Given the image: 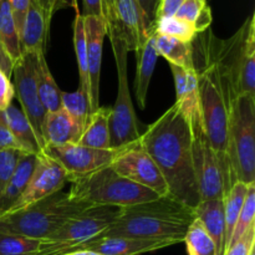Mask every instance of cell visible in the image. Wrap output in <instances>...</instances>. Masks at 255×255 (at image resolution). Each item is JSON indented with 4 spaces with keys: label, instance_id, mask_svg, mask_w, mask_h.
Returning a JSON list of instances; mask_svg holds the SVG:
<instances>
[{
    "label": "cell",
    "instance_id": "1",
    "mask_svg": "<svg viewBox=\"0 0 255 255\" xmlns=\"http://www.w3.org/2000/svg\"><path fill=\"white\" fill-rule=\"evenodd\" d=\"M192 45L197 52L202 54L199 64L194 62L198 79L199 112L207 136L218 156L228 193L232 188L227 157L229 112L232 101L237 96L229 67L228 50L226 41L214 36L209 29L197 35Z\"/></svg>",
    "mask_w": 255,
    "mask_h": 255
},
{
    "label": "cell",
    "instance_id": "2",
    "mask_svg": "<svg viewBox=\"0 0 255 255\" xmlns=\"http://www.w3.org/2000/svg\"><path fill=\"white\" fill-rule=\"evenodd\" d=\"M138 143L161 171L169 196L194 208L201 199L193 169L192 131L181 107L174 102L141 133Z\"/></svg>",
    "mask_w": 255,
    "mask_h": 255
},
{
    "label": "cell",
    "instance_id": "3",
    "mask_svg": "<svg viewBox=\"0 0 255 255\" xmlns=\"http://www.w3.org/2000/svg\"><path fill=\"white\" fill-rule=\"evenodd\" d=\"M194 209L171 196L120 208L115 223L100 237H129L182 243L194 221ZM97 237V238H100Z\"/></svg>",
    "mask_w": 255,
    "mask_h": 255
},
{
    "label": "cell",
    "instance_id": "4",
    "mask_svg": "<svg viewBox=\"0 0 255 255\" xmlns=\"http://www.w3.org/2000/svg\"><path fill=\"white\" fill-rule=\"evenodd\" d=\"M91 206L74 201L69 192L59 191L21 211L0 217V233L42 239L51 236L71 217Z\"/></svg>",
    "mask_w": 255,
    "mask_h": 255
},
{
    "label": "cell",
    "instance_id": "5",
    "mask_svg": "<svg viewBox=\"0 0 255 255\" xmlns=\"http://www.w3.org/2000/svg\"><path fill=\"white\" fill-rule=\"evenodd\" d=\"M71 183L69 194L74 201L87 206H110L117 208L134 206L157 199L151 189L124 178L110 166L69 179Z\"/></svg>",
    "mask_w": 255,
    "mask_h": 255
},
{
    "label": "cell",
    "instance_id": "6",
    "mask_svg": "<svg viewBox=\"0 0 255 255\" xmlns=\"http://www.w3.org/2000/svg\"><path fill=\"white\" fill-rule=\"evenodd\" d=\"M227 157L232 186L255 183V96L237 95L232 101Z\"/></svg>",
    "mask_w": 255,
    "mask_h": 255
},
{
    "label": "cell",
    "instance_id": "7",
    "mask_svg": "<svg viewBox=\"0 0 255 255\" xmlns=\"http://www.w3.org/2000/svg\"><path fill=\"white\" fill-rule=\"evenodd\" d=\"M120 213V208L110 206H91L71 217L56 232L40 241L36 255H60L76 251L80 246L106 232Z\"/></svg>",
    "mask_w": 255,
    "mask_h": 255
},
{
    "label": "cell",
    "instance_id": "8",
    "mask_svg": "<svg viewBox=\"0 0 255 255\" xmlns=\"http://www.w3.org/2000/svg\"><path fill=\"white\" fill-rule=\"evenodd\" d=\"M114 50L117 69V96L110 116V143L111 148L120 149L138 141L139 128L134 114L127 77V50L124 40L115 32H107Z\"/></svg>",
    "mask_w": 255,
    "mask_h": 255
},
{
    "label": "cell",
    "instance_id": "9",
    "mask_svg": "<svg viewBox=\"0 0 255 255\" xmlns=\"http://www.w3.org/2000/svg\"><path fill=\"white\" fill-rule=\"evenodd\" d=\"M186 116L188 117L191 124L193 169L199 199H223L227 193L223 172L218 156L206 133L199 109L194 110Z\"/></svg>",
    "mask_w": 255,
    "mask_h": 255
},
{
    "label": "cell",
    "instance_id": "10",
    "mask_svg": "<svg viewBox=\"0 0 255 255\" xmlns=\"http://www.w3.org/2000/svg\"><path fill=\"white\" fill-rule=\"evenodd\" d=\"M35 62H36L35 52H22L21 57L14 64L11 79H14L12 86L21 106L22 114L31 125L32 131L42 151L45 147L44 137H42V124H44L46 111L37 94Z\"/></svg>",
    "mask_w": 255,
    "mask_h": 255
},
{
    "label": "cell",
    "instance_id": "11",
    "mask_svg": "<svg viewBox=\"0 0 255 255\" xmlns=\"http://www.w3.org/2000/svg\"><path fill=\"white\" fill-rule=\"evenodd\" d=\"M255 16L251 15L228 39L231 75L236 95L255 96Z\"/></svg>",
    "mask_w": 255,
    "mask_h": 255
},
{
    "label": "cell",
    "instance_id": "12",
    "mask_svg": "<svg viewBox=\"0 0 255 255\" xmlns=\"http://www.w3.org/2000/svg\"><path fill=\"white\" fill-rule=\"evenodd\" d=\"M110 167L124 178L146 187L158 196H169L161 171L138 141L120 149Z\"/></svg>",
    "mask_w": 255,
    "mask_h": 255
},
{
    "label": "cell",
    "instance_id": "13",
    "mask_svg": "<svg viewBox=\"0 0 255 255\" xmlns=\"http://www.w3.org/2000/svg\"><path fill=\"white\" fill-rule=\"evenodd\" d=\"M120 149H96L79 143H67L62 146L46 144L42 153L56 161L64 168L69 182V179L75 177L86 176L110 166Z\"/></svg>",
    "mask_w": 255,
    "mask_h": 255
},
{
    "label": "cell",
    "instance_id": "14",
    "mask_svg": "<svg viewBox=\"0 0 255 255\" xmlns=\"http://www.w3.org/2000/svg\"><path fill=\"white\" fill-rule=\"evenodd\" d=\"M67 182V174L61 166L44 153L37 154V161L27 186L19 201L7 213L21 211L56 192L62 191ZM6 213V214H7Z\"/></svg>",
    "mask_w": 255,
    "mask_h": 255
},
{
    "label": "cell",
    "instance_id": "15",
    "mask_svg": "<svg viewBox=\"0 0 255 255\" xmlns=\"http://www.w3.org/2000/svg\"><path fill=\"white\" fill-rule=\"evenodd\" d=\"M84 25L87 44L89 101L91 111L94 112L100 107L102 47H104L105 36L107 35V24L102 16H84Z\"/></svg>",
    "mask_w": 255,
    "mask_h": 255
},
{
    "label": "cell",
    "instance_id": "16",
    "mask_svg": "<svg viewBox=\"0 0 255 255\" xmlns=\"http://www.w3.org/2000/svg\"><path fill=\"white\" fill-rule=\"evenodd\" d=\"M116 17L107 25V32H115L126 44L127 50L136 52L144 44L148 35L144 30L141 14L133 0H116Z\"/></svg>",
    "mask_w": 255,
    "mask_h": 255
},
{
    "label": "cell",
    "instance_id": "17",
    "mask_svg": "<svg viewBox=\"0 0 255 255\" xmlns=\"http://www.w3.org/2000/svg\"><path fill=\"white\" fill-rule=\"evenodd\" d=\"M172 241L138 239L129 237H100L80 246L79 249L92 251L102 255H141L174 246Z\"/></svg>",
    "mask_w": 255,
    "mask_h": 255
},
{
    "label": "cell",
    "instance_id": "18",
    "mask_svg": "<svg viewBox=\"0 0 255 255\" xmlns=\"http://www.w3.org/2000/svg\"><path fill=\"white\" fill-rule=\"evenodd\" d=\"M49 29L42 10L35 0H31L19 35L21 52H45L44 46L49 37Z\"/></svg>",
    "mask_w": 255,
    "mask_h": 255
},
{
    "label": "cell",
    "instance_id": "19",
    "mask_svg": "<svg viewBox=\"0 0 255 255\" xmlns=\"http://www.w3.org/2000/svg\"><path fill=\"white\" fill-rule=\"evenodd\" d=\"M81 134L82 129L64 110L46 112L45 115L44 124H42V137H44L45 146L77 143Z\"/></svg>",
    "mask_w": 255,
    "mask_h": 255
},
{
    "label": "cell",
    "instance_id": "20",
    "mask_svg": "<svg viewBox=\"0 0 255 255\" xmlns=\"http://www.w3.org/2000/svg\"><path fill=\"white\" fill-rule=\"evenodd\" d=\"M36 161L37 154L26 153V152L21 154L11 178L5 186L2 193L0 194V217L6 214L14 207V204L19 201L22 192L26 188L27 182L31 177Z\"/></svg>",
    "mask_w": 255,
    "mask_h": 255
},
{
    "label": "cell",
    "instance_id": "21",
    "mask_svg": "<svg viewBox=\"0 0 255 255\" xmlns=\"http://www.w3.org/2000/svg\"><path fill=\"white\" fill-rule=\"evenodd\" d=\"M196 221L203 227L216 243L218 255L224 253V206L223 199L199 201L194 207Z\"/></svg>",
    "mask_w": 255,
    "mask_h": 255
},
{
    "label": "cell",
    "instance_id": "22",
    "mask_svg": "<svg viewBox=\"0 0 255 255\" xmlns=\"http://www.w3.org/2000/svg\"><path fill=\"white\" fill-rule=\"evenodd\" d=\"M137 71L134 77V94H136L137 102H138L139 109H144L147 102V94H148V87L151 84L152 75H153L154 67H156L158 54L154 49L153 40L149 35L148 39L144 41V44L137 50Z\"/></svg>",
    "mask_w": 255,
    "mask_h": 255
},
{
    "label": "cell",
    "instance_id": "23",
    "mask_svg": "<svg viewBox=\"0 0 255 255\" xmlns=\"http://www.w3.org/2000/svg\"><path fill=\"white\" fill-rule=\"evenodd\" d=\"M151 36L158 56H163L169 64L174 66L182 67L184 70H194L192 42L157 34V32H152Z\"/></svg>",
    "mask_w": 255,
    "mask_h": 255
},
{
    "label": "cell",
    "instance_id": "24",
    "mask_svg": "<svg viewBox=\"0 0 255 255\" xmlns=\"http://www.w3.org/2000/svg\"><path fill=\"white\" fill-rule=\"evenodd\" d=\"M35 77H36V87L40 101L46 112H56L62 110L61 94L55 82L49 66H47L45 52H37L36 62H35Z\"/></svg>",
    "mask_w": 255,
    "mask_h": 255
},
{
    "label": "cell",
    "instance_id": "25",
    "mask_svg": "<svg viewBox=\"0 0 255 255\" xmlns=\"http://www.w3.org/2000/svg\"><path fill=\"white\" fill-rule=\"evenodd\" d=\"M110 116L111 107H99L87 121L77 143L96 149H110Z\"/></svg>",
    "mask_w": 255,
    "mask_h": 255
},
{
    "label": "cell",
    "instance_id": "26",
    "mask_svg": "<svg viewBox=\"0 0 255 255\" xmlns=\"http://www.w3.org/2000/svg\"><path fill=\"white\" fill-rule=\"evenodd\" d=\"M169 66L176 87V104L184 114H191L199 107L198 79L196 70H184L171 64Z\"/></svg>",
    "mask_w": 255,
    "mask_h": 255
},
{
    "label": "cell",
    "instance_id": "27",
    "mask_svg": "<svg viewBox=\"0 0 255 255\" xmlns=\"http://www.w3.org/2000/svg\"><path fill=\"white\" fill-rule=\"evenodd\" d=\"M4 116L12 136L15 137L22 151L34 154L42 153L36 136L31 128V125L29 124L21 110L16 109L11 104L4 110Z\"/></svg>",
    "mask_w": 255,
    "mask_h": 255
},
{
    "label": "cell",
    "instance_id": "28",
    "mask_svg": "<svg viewBox=\"0 0 255 255\" xmlns=\"http://www.w3.org/2000/svg\"><path fill=\"white\" fill-rule=\"evenodd\" d=\"M249 184L243 182H236L229 189L228 193L223 198L224 206V251L228 247L231 237L233 234L234 227L238 221L239 213L242 211L247 193H248ZM224 254V253H223Z\"/></svg>",
    "mask_w": 255,
    "mask_h": 255
},
{
    "label": "cell",
    "instance_id": "29",
    "mask_svg": "<svg viewBox=\"0 0 255 255\" xmlns=\"http://www.w3.org/2000/svg\"><path fill=\"white\" fill-rule=\"evenodd\" d=\"M0 44L14 62L21 57L19 32L12 16L9 0H0Z\"/></svg>",
    "mask_w": 255,
    "mask_h": 255
},
{
    "label": "cell",
    "instance_id": "30",
    "mask_svg": "<svg viewBox=\"0 0 255 255\" xmlns=\"http://www.w3.org/2000/svg\"><path fill=\"white\" fill-rule=\"evenodd\" d=\"M176 17L191 24L197 34L206 31L212 24V11L207 0H184Z\"/></svg>",
    "mask_w": 255,
    "mask_h": 255
},
{
    "label": "cell",
    "instance_id": "31",
    "mask_svg": "<svg viewBox=\"0 0 255 255\" xmlns=\"http://www.w3.org/2000/svg\"><path fill=\"white\" fill-rule=\"evenodd\" d=\"M61 106L62 110L67 112V115L76 122L77 126L84 132L87 121L92 114L87 92L80 87L75 92L62 91Z\"/></svg>",
    "mask_w": 255,
    "mask_h": 255
},
{
    "label": "cell",
    "instance_id": "32",
    "mask_svg": "<svg viewBox=\"0 0 255 255\" xmlns=\"http://www.w3.org/2000/svg\"><path fill=\"white\" fill-rule=\"evenodd\" d=\"M74 47L76 54L77 66H79L80 82L79 87L89 95V76H87V44L85 34L84 16L81 12H76L74 20Z\"/></svg>",
    "mask_w": 255,
    "mask_h": 255
},
{
    "label": "cell",
    "instance_id": "33",
    "mask_svg": "<svg viewBox=\"0 0 255 255\" xmlns=\"http://www.w3.org/2000/svg\"><path fill=\"white\" fill-rule=\"evenodd\" d=\"M183 242L188 255H218L214 241L196 219L189 226Z\"/></svg>",
    "mask_w": 255,
    "mask_h": 255
},
{
    "label": "cell",
    "instance_id": "34",
    "mask_svg": "<svg viewBox=\"0 0 255 255\" xmlns=\"http://www.w3.org/2000/svg\"><path fill=\"white\" fill-rule=\"evenodd\" d=\"M152 32L176 37V39L183 40V41L187 42H193V40L198 35L191 24L176 16L157 19L153 24Z\"/></svg>",
    "mask_w": 255,
    "mask_h": 255
},
{
    "label": "cell",
    "instance_id": "35",
    "mask_svg": "<svg viewBox=\"0 0 255 255\" xmlns=\"http://www.w3.org/2000/svg\"><path fill=\"white\" fill-rule=\"evenodd\" d=\"M39 247L37 239L0 233V255H36Z\"/></svg>",
    "mask_w": 255,
    "mask_h": 255
},
{
    "label": "cell",
    "instance_id": "36",
    "mask_svg": "<svg viewBox=\"0 0 255 255\" xmlns=\"http://www.w3.org/2000/svg\"><path fill=\"white\" fill-rule=\"evenodd\" d=\"M254 216H255V183L249 184L248 193H247L246 201H244L242 211L239 213L238 221H237L236 227H234L233 234L231 237L228 247L236 243L238 239H241L254 224ZM227 247V248H228ZM226 252V251H224Z\"/></svg>",
    "mask_w": 255,
    "mask_h": 255
},
{
    "label": "cell",
    "instance_id": "37",
    "mask_svg": "<svg viewBox=\"0 0 255 255\" xmlns=\"http://www.w3.org/2000/svg\"><path fill=\"white\" fill-rule=\"evenodd\" d=\"M22 153L24 152L19 149L0 151V194L2 193L9 179L11 178Z\"/></svg>",
    "mask_w": 255,
    "mask_h": 255
},
{
    "label": "cell",
    "instance_id": "38",
    "mask_svg": "<svg viewBox=\"0 0 255 255\" xmlns=\"http://www.w3.org/2000/svg\"><path fill=\"white\" fill-rule=\"evenodd\" d=\"M133 2L141 14L144 30L149 36L152 34L154 21H156V10L159 0H133Z\"/></svg>",
    "mask_w": 255,
    "mask_h": 255
},
{
    "label": "cell",
    "instance_id": "39",
    "mask_svg": "<svg viewBox=\"0 0 255 255\" xmlns=\"http://www.w3.org/2000/svg\"><path fill=\"white\" fill-rule=\"evenodd\" d=\"M255 248V226L252 227L241 239L226 249L223 255H251Z\"/></svg>",
    "mask_w": 255,
    "mask_h": 255
},
{
    "label": "cell",
    "instance_id": "40",
    "mask_svg": "<svg viewBox=\"0 0 255 255\" xmlns=\"http://www.w3.org/2000/svg\"><path fill=\"white\" fill-rule=\"evenodd\" d=\"M4 149H19V151H22L15 137L12 136L9 126H7L6 120H5L4 116V110H2V111H0V151H4Z\"/></svg>",
    "mask_w": 255,
    "mask_h": 255
},
{
    "label": "cell",
    "instance_id": "41",
    "mask_svg": "<svg viewBox=\"0 0 255 255\" xmlns=\"http://www.w3.org/2000/svg\"><path fill=\"white\" fill-rule=\"evenodd\" d=\"M14 96L15 91L11 80L0 71V111H2L9 105H11Z\"/></svg>",
    "mask_w": 255,
    "mask_h": 255
},
{
    "label": "cell",
    "instance_id": "42",
    "mask_svg": "<svg viewBox=\"0 0 255 255\" xmlns=\"http://www.w3.org/2000/svg\"><path fill=\"white\" fill-rule=\"evenodd\" d=\"M30 1H31V0H9L12 16H14L15 24H16V29H17V32H19V35H20V31H21L25 15H26L27 9H29Z\"/></svg>",
    "mask_w": 255,
    "mask_h": 255
},
{
    "label": "cell",
    "instance_id": "43",
    "mask_svg": "<svg viewBox=\"0 0 255 255\" xmlns=\"http://www.w3.org/2000/svg\"><path fill=\"white\" fill-rule=\"evenodd\" d=\"M184 0H159L156 10V20L161 17L176 16Z\"/></svg>",
    "mask_w": 255,
    "mask_h": 255
},
{
    "label": "cell",
    "instance_id": "44",
    "mask_svg": "<svg viewBox=\"0 0 255 255\" xmlns=\"http://www.w3.org/2000/svg\"><path fill=\"white\" fill-rule=\"evenodd\" d=\"M82 4H84V12H82L84 16H102L101 0H82Z\"/></svg>",
    "mask_w": 255,
    "mask_h": 255
},
{
    "label": "cell",
    "instance_id": "45",
    "mask_svg": "<svg viewBox=\"0 0 255 255\" xmlns=\"http://www.w3.org/2000/svg\"><path fill=\"white\" fill-rule=\"evenodd\" d=\"M14 64L15 62L12 61L11 57L9 56V54L5 51V49L1 46V44H0V71H1L2 74L6 75L9 79H11Z\"/></svg>",
    "mask_w": 255,
    "mask_h": 255
},
{
    "label": "cell",
    "instance_id": "46",
    "mask_svg": "<svg viewBox=\"0 0 255 255\" xmlns=\"http://www.w3.org/2000/svg\"><path fill=\"white\" fill-rule=\"evenodd\" d=\"M35 1L37 2L40 9L42 10L45 20H46V24L50 26L52 15L57 10V0H35Z\"/></svg>",
    "mask_w": 255,
    "mask_h": 255
},
{
    "label": "cell",
    "instance_id": "47",
    "mask_svg": "<svg viewBox=\"0 0 255 255\" xmlns=\"http://www.w3.org/2000/svg\"><path fill=\"white\" fill-rule=\"evenodd\" d=\"M102 1V16L106 20V24H111L116 17V10H115V2L116 0H101Z\"/></svg>",
    "mask_w": 255,
    "mask_h": 255
},
{
    "label": "cell",
    "instance_id": "48",
    "mask_svg": "<svg viewBox=\"0 0 255 255\" xmlns=\"http://www.w3.org/2000/svg\"><path fill=\"white\" fill-rule=\"evenodd\" d=\"M60 7H72L79 12V6H77V0H57V9Z\"/></svg>",
    "mask_w": 255,
    "mask_h": 255
},
{
    "label": "cell",
    "instance_id": "49",
    "mask_svg": "<svg viewBox=\"0 0 255 255\" xmlns=\"http://www.w3.org/2000/svg\"><path fill=\"white\" fill-rule=\"evenodd\" d=\"M60 255H102V254L96 253V252H92V251H86V249H79V251H72V252H69V253H64Z\"/></svg>",
    "mask_w": 255,
    "mask_h": 255
},
{
    "label": "cell",
    "instance_id": "50",
    "mask_svg": "<svg viewBox=\"0 0 255 255\" xmlns=\"http://www.w3.org/2000/svg\"><path fill=\"white\" fill-rule=\"evenodd\" d=\"M251 255H255V248H254V251L251 253Z\"/></svg>",
    "mask_w": 255,
    "mask_h": 255
}]
</instances>
